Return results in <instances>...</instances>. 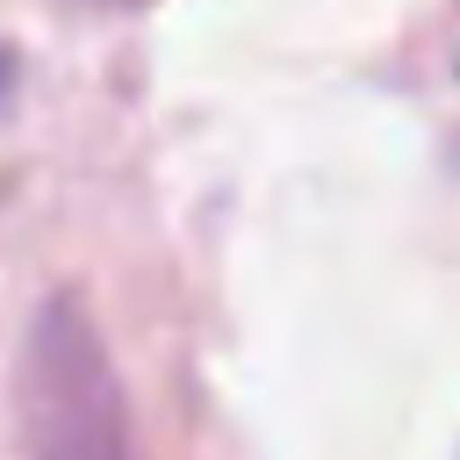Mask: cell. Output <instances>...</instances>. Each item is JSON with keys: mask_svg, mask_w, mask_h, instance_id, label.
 Wrapping results in <instances>:
<instances>
[{"mask_svg": "<svg viewBox=\"0 0 460 460\" xmlns=\"http://www.w3.org/2000/svg\"><path fill=\"white\" fill-rule=\"evenodd\" d=\"M14 417L29 460H137L129 395L86 302L50 295L29 316L22 367H14Z\"/></svg>", "mask_w": 460, "mask_h": 460, "instance_id": "obj_1", "label": "cell"}, {"mask_svg": "<svg viewBox=\"0 0 460 460\" xmlns=\"http://www.w3.org/2000/svg\"><path fill=\"white\" fill-rule=\"evenodd\" d=\"M108 7H151V0H108Z\"/></svg>", "mask_w": 460, "mask_h": 460, "instance_id": "obj_2", "label": "cell"}]
</instances>
